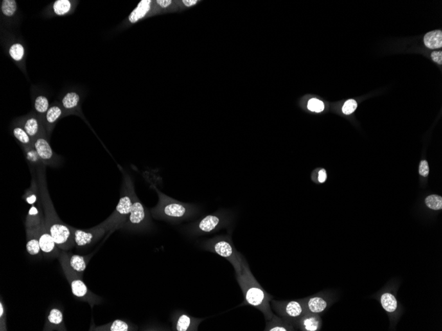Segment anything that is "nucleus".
I'll use <instances>...</instances> for the list:
<instances>
[{"label": "nucleus", "instance_id": "nucleus-1", "mask_svg": "<svg viewBox=\"0 0 442 331\" xmlns=\"http://www.w3.org/2000/svg\"><path fill=\"white\" fill-rule=\"evenodd\" d=\"M45 168L43 166L38 168L37 177L40 188V199L43 210L45 224L52 237L61 251H67L75 245L73 232L71 226H67L58 218L54 208L47 190Z\"/></svg>", "mask_w": 442, "mask_h": 331}, {"label": "nucleus", "instance_id": "nucleus-2", "mask_svg": "<svg viewBox=\"0 0 442 331\" xmlns=\"http://www.w3.org/2000/svg\"><path fill=\"white\" fill-rule=\"evenodd\" d=\"M236 278L245 298L240 306H252L262 313L266 321L270 320L274 315L270 306L273 297L261 287L255 278L245 258L243 261L242 270L236 274Z\"/></svg>", "mask_w": 442, "mask_h": 331}, {"label": "nucleus", "instance_id": "nucleus-3", "mask_svg": "<svg viewBox=\"0 0 442 331\" xmlns=\"http://www.w3.org/2000/svg\"><path fill=\"white\" fill-rule=\"evenodd\" d=\"M159 195V202L151 209V214L154 219L169 222H180L189 219L195 214L193 205L184 203L171 199L153 186Z\"/></svg>", "mask_w": 442, "mask_h": 331}, {"label": "nucleus", "instance_id": "nucleus-4", "mask_svg": "<svg viewBox=\"0 0 442 331\" xmlns=\"http://www.w3.org/2000/svg\"><path fill=\"white\" fill-rule=\"evenodd\" d=\"M123 173V182L119 203L112 215L103 222L110 231L122 229L131 211L133 200L136 195L131 177L126 172Z\"/></svg>", "mask_w": 442, "mask_h": 331}, {"label": "nucleus", "instance_id": "nucleus-5", "mask_svg": "<svg viewBox=\"0 0 442 331\" xmlns=\"http://www.w3.org/2000/svg\"><path fill=\"white\" fill-rule=\"evenodd\" d=\"M61 267L64 272L65 276L71 286L72 294L80 300L89 303L92 309L95 305H99L101 302L100 297L97 296L89 290L83 281L82 277L76 274L68 264L65 251H61L58 257Z\"/></svg>", "mask_w": 442, "mask_h": 331}, {"label": "nucleus", "instance_id": "nucleus-6", "mask_svg": "<svg viewBox=\"0 0 442 331\" xmlns=\"http://www.w3.org/2000/svg\"><path fill=\"white\" fill-rule=\"evenodd\" d=\"M203 247L207 251L215 253L227 259L233 267L236 274L242 270L245 257L234 247L232 240L227 237L215 238L205 243Z\"/></svg>", "mask_w": 442, "mask_h": 331}, {"label": "nucleus", "instance_id": "nucleus-7", "mask_svg": "<svg viewBox=\"0 0 442 331\" xmlns=\"http://www.w3.org/2000/svg\"><path fill=\"white\" fill-rule=\"evenodd\" d=\"M149 213L137 195H135L131 211L122 229L129 231L146 230L150 226Z\"/></svg>", "mask_w": 442, "mask_h": 331}, {"label": "nucleus", "instance_id": "nucleus-8", "mask_svg": "<svg viewBox=\"0 0 442 331\" xmlns=\"http://www.w3.org/2000/svg\"><path fill=\"white\" fill-rule=\"evenodd\" d=\"M271 305L278 316L293 325L307 312L303 300L277 301L272 299Z\"/></svg>", "mask_w": 442, "mask_h": 331}, {"label": "nucleus", "instance_id": "nucleus-9", "mask_svg": "<svg viewBox=\"0 0 442 331\" xmlns=\"http://www.w3.org/2000/svg\"><path fill=\"white\" fill-rule=\"evenodd\" d=\"M71 227L73 232L74 243L76 246L79 247L93 244L102 238L107 232L110 231L103 222L94 228L87 229V230L76 229L71 226Z\"/></svg>", "mask_w": 442, "mask_h": 331}, {"label": "nucleus", "instance_id": "nucleus-10", "mask_svg": "<svg viewBox=\"0 0 442 331\" xmlns=\"http://www.w3.org/2000/svg\"><path fill=\"white\" fill-rule=\"evenodd\" d=\"M33 146L45 166L55 168L60 165V157L53 152L45 134L34 140Z\"/></svg>", "mask_w": 442, "mask_h": 331}, {"label": "nucleus", "instance_id": "nucleus-11", "mask_svg": "<svg viewBox=\"0 0 442 331\" xmlns=\"http://www.w3.org/2000/svg\"><path fill=\"white\" fill-rule=\"evenodd\" d=\"M38 237L40 250L45 257L58 258L61 251L47 229L45 218L40 226L38 227Z\"/></svg>", "mask_w": 442, "mask_h": 331}, {"label": "nucleus", "instance_id": "nucleus-12", "mask_svg": "<svg viewBox=\"0 0 442 331\" xmlns=\"http://www.w3.org/2000/svg\"><path fill=\"white\" fill-rule=\"evenodd\" d=\"M204 319L195 318L182 311H178L171 315V321L173 331H197L198 326Z\"/></svg>", "mask_w": 442, "mask_h": 331}, {"label": "nucleus", "instance_id": "nucleus-13", "mask_svg": "<svg viewBox=\"0 0 442 331\" xmlns=\"http://www.w3.org/2000/svg\"><path fill=\"white\" fill-rule=\"evenodd\" d=\"M223 225V218L221 215H211L205 216L199 222L189 227L188 231L193 235H202L215 231Z\"/></svg>", "mask_w": 442, "mask_h": 331}, {"label": "nucleus", "instance_id": "nucleus-14", "mask_svg": "<svg viewBox=\"0 0 442 331\" xmlns=\"http://www.w3.org/2000/svg\"><path fill=\"white\" fill-rule=\"evenodd\" d=\"M41 122L39 116H36L35 114H31L30 116L25 119L21 123L22 127L33 141L40 135L45 134L44 126Z\"/></svg>", "mask_w": 442, "mask_h": 331}, {"label": "nucleus", "instance_id": "nucleus-15", "mask_svg": "<svg viewBox=\"0 0 442 331\" xmlns=\"http://www.w3.org/2000/svg\"><path fill=\"white\" fill-rule=\"evenodd\" d=\"M293 325H297L302 330L317 331L321 329L322 321L318 314L306 312Z\"/></svg>", "mask_w": 442, "mask_h": 331}, {"label": "nucleus", "instance_id": "nucleus-16", "mask_svg": "<svg viewBox=\"0 0 442 331\" xmlns=\"http://www.w3.org/2000/svg\"><path fill=\"white\" fill-rule=\"evenodd\" d=\"M306 312L311 314H322L328 307L329 301L326 297L316 295L303 300Z\"/></svg>", "mask_w": 442, "mask_h": 331}, {"label": "nucleus", "instance_id": "nucleus-17", "mask_svg": "<svg viewBox=\"0 0 442 331\" xmlns=\"http://www.w3.org/2000/svg\"><path fill=\"white\" fill-rule=\"evenodd\" d=\"M67 330L62 311L53 308L47 315L43 330Z\"/></svg>", "mask_w": 442, "mask_h": 331}, {"label": "nucleus", "instance_id": "nucleus-18", "mask_svg": "<svg viewBox=\"0 0 442 331\" xmlns=\"http://www.w3.org/2000/svg\"><path fill=\"white\" fill-rule=\"evenodd\" d=\"M65 256H66L67 263L70 267L82 278L83 274L84 273L92 256H82L71 253H68L67 251H65Z\"/></svg>", "mask_w": 442, "mask_h": 331}, {"label": "nucleus", "instance_id": "nucleus-19", "mask_svg": "<svg viewBox=\"0 0 442 331\" xmlns=\"http://www.w3.org/2000/svg\"><path fill=\"white\" fill-rule=\"evenodd\" d=\"M27 251L33 256L40 255L42 253L40 250L37 228H26Z\"/></svg>", "mask_w": 442, "mask_h": 331}, {"label": "nucleus", "instance_id": "nucleus-20", "mask_svg": "<svg viewBox=\"0 0 442 331\" xmlns=\"http://www.w3.org/2000/svg\"><path fill=\"white\" fill-rule=\"evenodd\" d=\"M265 331L294 330L293 324L278 315H274L269 321H266Z\"/></svg>", "mask_w": 442, "mask_h": 331}, {"label": "nucleus", "instance_id": "nucleus-21", "mask_svg": "<svg viewBox=\"0 0 442 331\" xmlns=\"http://www.w3.org/2000/svg\"><path fill=\"white\" fill-rule=\"evenodd\" d=\"M137 327L127 321L116 319L104 325L97 326L92 330L100 331H130L136 330Z\"/></svg>", "mask_w": 442, "mask_h": 331}, {"label": "nucleus", "instance_id": "nucleus-22", "mask_svg": "<svg viewBox=\"0 0 442 331\" xmlns=\"http://www.w3.org/2000/svg\"><path fill=\"white\" fill-rule=\"evenodd\" d=\"M40 207L33 205L29 211L26 220V228H37L45 218L44 212Z\"/></svg>", "mask_w": 442, "mask_h": 331}, {"label": "nucleus", "instance_id": "nucleus-23", "mask_svg": "<svg viewBox=\"0 0 442 331\" xmlns=\"http://www.w3.org/2000/svg\"><path fill=\"white\" fill-rule=\"evenodd\" d=\"M151 2L152 1L150 0H142L140 2L137 8L130 13L129 16H128L129 21L131 23H135V22H138L140 19L145 17L150 10Z\"/></svg>", "mask_w": 442, "mask_h": 331}, {"label": "nucleus", "instance_id": "nucleus-24", "mask_svg": "<svg viewBox=\"0 0 442 331\" xmlns=\"http://www.w3.org/2000/svg\"><path fill=\"white\" fill-rule=\"evenodd\" d=\"M63 113L64 111L62 107L58 105H53L49 108L45 117V125L49 131L52 130V127L62 116Z\"/></svg>", "mask_w": 442, "mask_h": 331}, {"label": "nucleus", "instance_id": "nucleus-25", "mask_svg": "<svg viewBox=\"0 0 442 331\" xmlns=\"http://www.w3.org/2000/svg\"><path fill=\"white\" fill-rule=\"evenodd\" d=\"M23 198L29 204L34 205L37 203L38 199L40 198V188L37 177V172H36L35 176H34L33 174V179L31 181L30 188L26 191Z\"/></svg>", "mask_w": 442, "mask_h": 331}, {"label": "nucleus", "instance_id": "nucleus-26", "mask_svg": "<svg viewBox=\"0 0 442 331\" xmlns=\"http://www.w3.org/2000/svg\"><path fill=\"white\" fill-rule=\"evenodd\" d=\"M24 151L27 161L30 166L32 172L37 171L40 167L45 166L33 145L24 146Z\"/></svg>", "mask_w": 442, "mask_h": 331}, {"label": "nucleus", "instance_id": "nucleus-27", "mask_svg": "<svg viewBox=\"0 0 442 331\" xmlns=\"http://www.w3.org/2000/svg\"><path fill=\"white\" fill-rule=\"evenodd\" d=\"M424 41L428 48L431 49L441 48L442 46L441 31H434L426 34Z\"/></svg>", "mask_w": 442, "mask_h": 331}, {"label": "nucleus", "instance_id": "nucleus-28", "mask_svg": "<svg viewBox=\"0 0 442 331\" xmlns=\"http://www.w3.org/2000/svg\"><path fill=\"white\" fill-rule=\"evenodd\" d=\"M80 97L76 92H69L64 96L62 100V105L67 111L77 109L80 105Z\"/></svg>", "mask_w": 442, "mask_h": 331}, {"label": "nucleus", "instance_id": "nucleus-29", "mask_svg": "<svg viewBox=\"0 0 442 331\" xmlns=\"http://www.w3.org/2000/svg\"><path fill=\"white\" fill-rule=\"evenodd\" d=\"M34 108L39 118L42 121L50 108L48 98L44 96H38L34 101Z\"/></svg>", "mask_w": 442, "mask_h": 331}, {"label": "nucleus", "instance_id": "nucleus-30", "mask_svg": "<svg viewBox=\"0 0 442 331\" xmlns=\"http://www.w3.org/2000/svg\"><path fill=\"white\" fill-rule=\"evenodd\" d=\"M381 303L383 309L388 313H394L398 307L397 300L391 293H384L381 296Z\"/></svg>", "mask_w": 442, "mask_h": 331}, {"label": "nucleus", "instance_id": "nucleus-31", "mask_svg": "<svg viewBox=\"0 0 442 331\" xmlns=\"http://www.w3.org/2000/svg\"><path fill=\"white\" fill-rule=\"evenodd\" d=\"M13 134L15 138L19 141L24 146H29L33 145V139L29 136V134L24 127H22L21 124L20 125L15 126L13 128Z\"/></svg>", "mask_w": 442, "mask_h": 331}, {"label": "nucleus", "instance_id": "nucleus-32", "mask_svg": "<svg viewBox=\"0 0 442 331\" xmlns=\"http://www.w3.org/2000/svg\"><path fill=\"white\" fill-rule=\"evenodd\" d=\"M69 0H56L53 4V10L56 15H63L69 13L71 9Z\"/></svg>", "mask_w": 442, "mask_h": 331}, {"label": "nucleus", "instance_id": "nucleus-33", "mask_svg": "<svg viewBox=\"0 0 442 331\" xmlns=\"http://www.w3.org/2000/svg\"><path fill=\"white\" fill-rule=\"evenodd\" d=\"M1 10L6 17H12L17 11V3L15 0H4L2 1Z\"/></svg>", "mask_w": 442, "mask_h": 331}, {"label": "nucleus", "instance_id": "nucleus-34", "mask_svg": "<svg viewBox=\"0 0 442 331\" xmlns=\"http://www.w3.org/2000/svg\"><path fill=\"white\" fill-rule=\"evenodd\" d=\"M425 203L428 208L434 210L442 209V198L440 196L432 195L426 198Z\"/></svg>", "mask_w": 442, "mask_h": 331}, {"label": "nucleus", "instance_id": "nucleus-35", "mask_svg": "<svg viewBox=\"0 0 442 331\" xmlns=\"http://www.w3.org/2000/svg\"><path fill=\"white\" fill-rule=\"evenodd\" d=\"M11 58L15 61H21L24 57L25 49L21 44L16 43L11 45L9 50Z\"/></svg>", "mask_w": 442, "mask_h": 331}, {"label": "nucleus", "instance_id": "nucleus-36", "mask_svg": "<svg viewBox=\"0 0 442 331\" xmlns=\"http://www.w3.org/2000/svg\"><path fill=\"white\" fill-rule=\"evenodd\" d=\"M307 107L311 111L321 112L324 109V104L322 101L317 99H311L308 101Z\"/></svg>", "mask_w": 442, "mask_h": 331}, {"label": "nucleus", "instance_id": "nucleus-37", "mask_svg": "<svg viewBox=\"0 0 442 331\" xmlns=\"http://www.w3.org/2000/svg\"><path fill=\"white\" fill-rule=\"evenodd\" d=\"M356 108H357V103H356L355 100H349L347 101L346 102L344 103V106H343V113H344L345 114H350L353 113V112L355 111Z\"/></svg>", "mask_w": 442, "mask_h": 331}, {"label": "nucleus", "instance_id": "nucleus-38", "mask_svg": "<svg viewBox=\"0 0 442 331\" xmlns=\"http://www.w3.org/2000/svg\"><path fill=\"white\" fill-rule=\"evenodd\" d=\"M6 309L5 306H4V303H2V301L1 300V302H0V329L1 330H3V326L6 327Z\"/></svg>", "mask_w": 442, "mask_h": 331}, {"label": "nucleus", "instance_id": "nucleus-39", "mask_svg": "<svg viewBox=\"0 0 442 331\" xmlns=\"http://www.w3.org/2000/svg\"><path fill=\"white\" fill-rule=\"evenodd\" d=\"M419 173L422 176L427 177L429 174V166L426 161H422L419 167Z\"/></svg>", "mask_w": 442, "mask_h": 331}, {"label": "nucleus", "instance_id": "nucleus-40", "mask_svg": "<svg viewBox=\"0 0 442 331\" xmlns=\"http://www.w3.org/2000/svg\"><path fill=\"white\" fill-rule=\"evenodd\" d=\"M432 60L437 63V64H442V52L441 51H435L434 53L432 54Z\"/></svg>", "mask_w": 442, "mask_h": 331}, {"label": "nucleus", "instance_id": "nucleus-41", "mask_svg": "<svg viewBox=\"0 0 442 331\" xmlns=\"http://www.w3.org/2000/svg\"><path fill=\"white\" fill-rule=\"evenodd\" d=\"M319 181L321 182V183H323V182L326 181L327 179V175L325 170H321L319 171Z\"/></svg>", "mask_w": 442, "mask_h": 331}, {"label": "nucleus", "instance_id": "nucleus-42", "mask_svg": "<svg viewBox=\"0 0 442 331\" xmlns=\"http://www.w3.org/2000/svg\"><path fill=\"white\" fill-rule=\"evenodd\" d=\"M157 2L160 6L162 7V8H166L167 7L170 6L171 2H171V0H158Z\"/></svg>", "mask_w": 442, "mask_h": 331}, {"label": "nucleus", "instance_id": "nucleus-43", "mask_svg": "<svg viewBox=\"0 0 442 331\" xmlns=\"http://www.w3.org/2000/svg\"><path fill=\"white\" fill-rule=\"evenodd\" d=\"M182 2L185 6L191 7L197 4V0H184Z\"/></svg>", "mask_w": 442, "mask_h": 331}]
</instances>
